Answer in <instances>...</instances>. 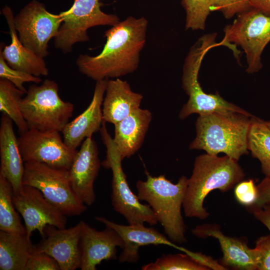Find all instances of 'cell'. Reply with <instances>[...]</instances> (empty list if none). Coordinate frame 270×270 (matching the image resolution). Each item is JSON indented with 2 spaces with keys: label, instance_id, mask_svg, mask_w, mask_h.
<instances>
[{
  "label": "cell",
  "instance_id": "6",
  "mask_svg": "<svg viewBox=\"0 0 270 270\" xmlns=\"http://www.w3.org/2000/svg\"><path fill=\"white\" fill-rule=\"evenodd\" d=\"M58 84L45 80L40 85L31 84L20 102L21 111L28 128L60 132L69 122L74 105L62 100Z\"/></svg>",
  "mask_w": 270,
  "mask_h": 270
},
{
  "label": "cell",
  "instance_id": "5",
  "mask_svg": "<svg viewBox=\"0 0 270 270\" xmlns=\"http://www.w3.org/2000/svg\"><path fill=\"white\" fill-rule=\"evenodd\" d=\"M212 48V43L204 38L198 39L192 47L184 62L182 86L188 100L179 113L184 120L193 114L205 116L216 112H238L252 116L248 112L230 102L219 94H208L202 89L198 76L202 60L207 52Z\"/></svg>",
  "mask_w": 270,
  "mask_h": 270
},
{
  "label": "cell",
  "instance_id": "15",
  "mask_svg": "<svg viewBox=\"0 0 270 270\" xmlns=\"http://www.w3.org/2000/svg\"><path fill=\"white\" fill-rule=\"evenodd\" d=\"M80 221L68 228L47 225L42 240L34 245V252H44L53 258L60 270H75L80 266Z\"/></svg>",
  "mask_w": 270,
  "mask_h": 270
},
{
  "label": "cell",
  "instance_id": "2",
  "mask_svg": "<svg viewBox=\"0 0 270 270\" xmlns=\"http://www.w3.org/2000/svg\"><path fill=\"white\" fill-rule=\"evenodd\" d=\"M245 173L238 161L225 155L208 154L196 157L183 200L182 208L188 218L204 220L210 214L204 201L212 190L226 192L242 181Z\"/></svg>",
  "mask_w": 270,
  "mask_h": 270
},
{
  "label": "cell",
  "instance_id": "1",
  "mask_svg": "<svg viewBox=\"0 0 270 270\" xmlns=\"http://www.w3.org/2000/svg\"><path fill=\"white\" fill-rule=\"evenodd\" d=\"M148 26L145 18L132 16L112 26L104 32L106 42L99 54L78 57L79 71L96 82L134 72L146 42Z\"/></svg>",
  "mask_w": 270,
  "mask_h": 270
},
{
  "label": "cell",
  "instance_id": "27",
  "mask_svg": "<svg viewBox=\"0 0 270 270\" xmlns=\"http://www.w3.org/2000/svg\"><path fill=\"white\" fill-rule=\"evenodd\" d=\"M13 196L14 190L11 184L0 174V230L26 234L25 226L22 224L16 210Z\"/></svg>",
  "mask_w": 270,
  "mask_h": 270
},
{
  "label": "cell",
  "instance_id": "19",
  "mask_svg": "<svg viewBox=\"0 0 270 270\" xmlns=\"http://www.w3.org/2000/svg\"><path fill=\"white\" fill-rule=\"evenodd\" d=\"M108 79L96 82L91 102L87 108L68 122L62 131L64 141L72 150H76L83 141L100 131L104 121L102 105Z\"/></svg>",
  "mask_w": 270,
  "mask_h": 270
},
{
  "label": "cell",
  "instance_id": "16",
  "mask_svg": "<svg viewBox=\"0 0 270 270\" xmlns=\"http://www.w3.org/2000/svg\"><path fill=\"white\" fill-rule=\"evenodd\" d=\"M80 222V270H96L103 260H116L117 247L122 249L124 245L120 234L108 227L99 231L82 220Z\"/></svg>",
  "mask_w": 270,
  "mask_h": 270
},
{
  "label": "cell",
  "instance_id": "36",
  "mask_svg": "<svg viewBox=\"0 0 270 270\" xmlns=\"http://www.w3.org/2000/svg\"><path fill=\"white\" fill-rule=\"evenodd\" d=\"M254 217L263 225L270 232V206L266 205L260 207L246 208Z\"/></svg>",
  "mask_w": 270,
  "mask_h": 270
},
{
  "label": "cell",
  "instance_id": "25",
  "mask_svg": "<svg viewBox=\"0 0 270 270\" xmlns=\"http://www.w3.org/2000/svg\"><path fill=\"white\" fill-rule=\"evenodd\" d=\"M247 148L260 162L265 177L270 178V127L266 121L254 116L250 118Z\"/></svg>",
  "mask_w": 270,
  "mask_h": 270
},
{
  "label": "cell",
  "instance_id": "3",
  "mask_svg": "<svg viewBox=\"0 0 270 270\" xmlns=\"http://www.w3.org/2000/svg\"><path fill=\"white\" fill-rule=\"evenodd\" d=\"M252 116L233 112L199 116L195 124L196 136L189 148L212 155L224 153L238 161L248 154L247 136Z\"/></svg>",
  "mask_w": 270,
  "mask_h": 270
},
{
  "label": "cell",
  "instance_id": "10",
  "mask_svg": "<svg viewBox=\"0 0 270 270\" xmlns=\"http://www.w3.org/2000/svg\"><path fill=\"white\" fill-rule=\"evenodd\" d=\"M100 0H74L71 8L60 13L62 22L54 44L64 53L70 52L77 43L89 40L88 30L100 26H113L120 20L114 14H108L100 8Z\"/></svg>",
  "mask_w": 270,
  "mask_h": 270
},
{
  "label": "cell",
  "instance_id": "33",
  "mask_svg": "<svg viewBox=\"0 0 270 270\" xmlns=\"http://www.w3.org/2000/svg\"><path fill=\"white\" fill-rule=\"evenodd\" d=\"M25 270H60L58 262L44 252H33L26 264Z\"/></svg>",
  "mask_w": 270,
  "mask_h": 270
},
{
  "label": "cell",
  "instance_id": "26",
  "mask_svg": "<svg viewBox=\"0 0 270 270\" xmlns=\"http://www.w3.org/2000/svg\"><path fill=\"white\" fill-rule=\"evenodd\" d=\"M24 94L10 81L0 78V111L12 120L20 134L28 130L20 108Z\"/></svg>",
  "mask_w": 270,
  "mask_h": 270
},
{
  "label": "cell",
  "instance_id": "29",
  "mask_svg": "<svg viewBox=\"0 0 270 270\" xmlns=\"http://www.w3.org/2000/svg\"><path fill=\"white\" fill-rule=\"evenodd\" d=\"M215 0H182L186 13V28L203 30Z\"/></svg>",
  "mask_w": 270,
  "mask_h": 270
},
{
  "label": "cell",
  "instance_id": "37",
  "mask_svg": "<svg viewBox=\"0 0 270 270\" xmlns=\"http://www.w3.org/2000/svg\"><path fill=\"white\" fill-rule=\"evenodd\" d=\"M252 8L270 16V0H250Z\"/></svg>",
  "mask_w": 270,
  "mask_h": 270
},
{
  "label": "cell",
  "instance_id": "9",
  "mask_svg": "<svg viewBox=\"0 0 270 270\" xmlns=\"http://www.w3.org/2000/svg\"><path fill=\"white\" fill-rule=\"evenodd\" d=\"M220 42L233 50L231 43L240 46L246 53V71L254 74L262 66L261 56L270 42V16L254 8L238 14L233 22L224 29Z\"/></svg>",
  "mask_w": 270,
  "mask_h": 270
},
{
  "label": "cell",
  "instance_id": "12",
  "mask_svg": "<svg viewBox=\"0 0 270 270\" xmlns=\"http://www.w3.org/2000/svg\"><path fill=\"white\" fill-rule=\"evenodd\" d=\"M24 162L33 161L69 170L77 152L64 143L60 132L28 128L18 138Z\"/></svg>",
  "mask_w": 270,
  "mask_h": 270
},
{
  "label": "cell",
  "instance_id": "22",
  "mask_svg": "<svg viewBox=\"0 0 270 270\" xmlns=\"http://www.w3.org/2000/svg\"><path fill=\"white\" fill-rule=\"evenodd\" d=\"M142 99L128 82L108 79L102 105L104 120L114 124L139 109Z\"/></svg>",
  "mask_w": 270,
  "mask_h": 270
},
{
  "label": "cell",
  "instance_id": "7",
  "mask_svg": "<svg viewBox=\"0 0 270 270\" xmlns=\"http://www.w3.org/2000/svg\"><path fill=\"white\" fill-rule=\"evenodd\" d=\"M104 120L100 130L102 140L106 148V158L102 162L106 168L110 169L112 204L114 210L122 216L129 224L156 225V217L148 204H143L129 186L122 166L120 152L106 128Z\"/></svg>",
  "mask_w": 270,
  "mask_h": 270
},
{
  "label": "cell",
  "instance_id": "30",
  "mask_svg": "<svg viewBox=\"0 0 270 270\" xmlns=\"http://www.w3.org/2000/svg\"><path fill=\"white\" fill-rule=\"evenodd\" d=\"M0 78L11 82L18 89L26 93L27 90L24 87L25 82H34L38 84L42 82L40 77L36 76L27 72L14 69L10 67L2 54H0Z\"/></svg>",
  "mask_w": 270,
  "mask_h": 270
},
{
  "label": "cell",
  "instance_id": "4",
  "mask_svg": "<svg viewBox=\"0 0 270 270\" xmlns=\"http://www.w3.org/2000/svg\"><path fill=\"white\" fill-rule=\"evenodd\" d=\"M145 174L146 180H138L136 183L138 198L150 206L171 241L178 244L186 242L182 208L188 178L182 176L174 184L164 174L154 176L147 171Z\"/></svg>",
  "mask_w": 270,
  "mask_h": 270
},
{
  "label": "cell",
  "instance_id": "24",
  "mask_svg": "<svg viewBox=\"0 0 270 270\" xmlns=\"http://www.w3.org/2000/svg\"><path fill=\"white\" fill-rule=\"evenodd\" d=\"M34 245L26 234L0 231V270H25Z\"/></svg>",
  "mask_w": 270,
  "mask_h": 270
},
{
  "label": "cell",
  "instance_id": "35",
  "mask_svg": "<svg viewBox=\"0 0 270 270\" xmlns=\"http://www.w3.org/2000/svg\"><path fill=\"white\" fill-rule=\"evenodd\" d=\"M256 188L258 190L257 200L253 205L249 207L270 206V178L264 177L256 185Z\"/></svg>",
  "mask_w": 270,
  "mask_h": 270
},
{
  "label": "cell",
  "instance_id": "34",
  "mask_svg": "<svg viewBox=\"0 0 270 270\" xmlns=\"http://www.w3.org/2000/svg\"><path fill=\"white\" fill-rule=\"evenodd\" d=\"M256 270H270V234L260 236L254 248Z\"/></svg>",
  "mask_w": 270,
  "mask_h": 270
},
{
  "label": "cell",
  "instance_id": "38",
  "mask_svg": "<svg viewBox=\"0 0 270 270\" xmlns=\"http://www.w3.org/2000/svg\"><path fill=\"white\" fill-rule=\"evenodd\" d=\"M266 124L270 127V121H266Z\"/></svg>",
  "mask_w": 270,
  "mask_h": 270
},
{
  "label": "cell",
  "instance_id": "21",
  "mask_svg": "<svg viewBox=\"0 0 270 270\" xmlns=\"http://www.w3.org/2000/svg\"><path fill=\"white\" fill-rule=\"evenodd\" d=\"M12 122L8 116L2 114L0 124V174L11 184L14 194H18L24 186V162Z\"/></svg>",
  "mask_w": 270,
  "mask_h": 270
},
{
  "label": "cell",
  "instance_id": "32",
  "mask_svg": "<svg viewBox=\"0 0 270 270\" xmlns=\"http://www.w3.org/2000/svg\"><path fill=\"white\" fill-rule=\"evenodd\" d=\"M234 194L236 200L246 208L253 205L258 198L256 185L252 179L241 181L234 188Z\"/></svg>",
  "mask_w": 270,
  "mask_h": 270
},
{
  "label": "cell",
  "instance_id": "28",
  "mask_svg": "<svg viewBox=\"0 0 270 270\" xmlns=\"http://www.w3.org/2000/svg\"><path fill=\"white\" fill-rule=\"evenodd\" d=\"M142 270H208L210 268L186 253L163 254L155 262L142 266Z\"/></svg>",
  "mask_w": 270,
  "mask_h": 270
},
{
  "label": "cell",
  "instance_id": "14",
  "mask_svg": "<svg viewBox=\"0 0 270 270\" xmlns=\"http://www.w3.org/2000/svg\"><path fill=\"white\" fill-rule=\"evenodd\" d=\"M96 220L106 227L115 230L122 238L124 245L118 258L120 262H137L140 258V248L148 245L168 246L196 260L200 257V252H194L176 245L153 228L146 227L144 224H120L103 216H96Z\"/></svg>",
  "mask_w": 270,
  "mask_h": 270
},
{
  "label": "cell",
  "instance_id": "17",
  "mask_svg": "<svg viewBox=\"0 0 270 270\" xmlns=\"http://www.w3.org/2000/svg\"><path fill=\"white\" fill-rule=\"evenodd\" d=\"M97 144L92 137L85 139L69 169L72 186L78 198L86 206L96 200L94 182L100 166Z\"/></svg>",
  "mask_w": 270,
  "mask_h": 270
},
{
  "label": "cell",
  "instance_id": "20",
  "mask_svg": "<svg viewBox=\"0 0 270 270\" xmlns=\"http://www.w3.org/2000/svg\"><path fill=\"white\" fill-rule=\"evenodd\" d=\"M9 28L11 42L9 45L0 46V54L8 64L14 69L36 76H46L48 69L42 58L25 46L20 41L14 24V16L11 8L6 6L2 10Z\"/></svg>",
  "mask_w": 270,
  "mask_h": 270
},
{
  "label": "cell",
  "instance_id": "13",
  "mask_svg": "<svg viewBox=\"0 0 270 270\" xmlns=\"http://www.w3.org/2000/svg\"><path fill=\"white\" fill-rule=\"evenodd\" d=\"M13 202L16 210L24 219L26 234L30 238L36 230L43 238L47 225L59 228L66 226V216L34 187L24 185L18 194H14Z\"/></svg>",
  "mask_w": 270,
  "mask_h": 270
},
{
  "label": "cell",
  "instance_id": "8",
  "mask_svg": "<svg viewBox=\"0 0 270 270\" xmlns=\"http://www.w3.org/2000/svg\"><path fill=\"white\" fill-rule=\"evenodd\" d=\"M22 183L39 190L66 216H80L87 208L72 189L68 170L36 162H24Z\"/></svg>",
  "mask_w": 270,
  "mask_h": 270
},
{
  "label": "cell",
  "instance_id": "23",
  "mask_svg": "<svg viewBox=\"0 0 270 270\" xmlns=\"http://www.w3.org/2000/svg\"><path fill=\"white\" fill-rule=\"evenodd\" d=\"M152 119L149 110L140 108L114 124L113 140L123 160L134 155L140 148Z\"/></svg>",
  "mask_w": 270,
  "mask_h": 270
},
{
  "label": "cell",
  "instance_id": "11",
  "mask_svg": "<svg viewBox=\"0 0 270 270\" xmlns=\"http://www.w3.org/2000/svg\"><path fill=\"white\" fill-rule=\"evenodd\" d=\"M20 41L38 56L44 58L49 54L48 44L56 38L62 18L52 14L40 2L33 0L24 6L14 18Z\"/></svg>",
  "mask_w": 270,
  "mask_h": 270
},
{
  "label": "cell",
  "instance_id": "31",
  "mask_svg": "<svg viewBox=\"0 0 270 270\" xmlns=\"http://www.w3.org/2000/svg\"><path fill=\"white\" fill-rule=\"evenodd\" d=\"M251 8L250 0H215L211 11H220L229 19Z\"/></svg>",
  "mask_w": 270,
  "mask_h": 270
},
{
  "label": "cell",
  "instance_id": "18",
  "mask_svg": "<svg viewBox=\"0 0 270 270\" xmlns=\"http://www.w3.org/2000/svg\"><path fill=\"white\" fill-rule=\"evenodd\" d=\"M192 232L200 238L212 237L218 240L222 253L220 263L226 270H256L254 248L248 247L242 240L225 235L219 225H198Z\"/></svg>",
  "mask_w": 270,
  "mask_h": 270
}]
</instances>
